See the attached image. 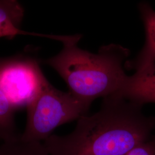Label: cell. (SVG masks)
I'll use <instances>...</instances> for the list:
<instances>
[{
	"mask_svg": "<svg viewBox=\"0 0 155 155\" xmlns=\"http://www.w3.org/2000/svg\"><path fill=\"white\" fill-rule=\"evenodd\" d=\"M123 155H155V136Z\"/></svg>",
	"mask_w": 155,
	"mask_h": 155,
	"instance_id": "10",
	"label": "cell"
},
{
	"mask_svg": "<svg viewBox=\"0 0 155 155\" xmlns=\"http://www.w3.org/2000/svg\"><path fill=\"white\" fill-rule=\"evenodd\" d=\"M118 95L142 106L155 104V68L128 76L125 86Z\"/></svg>",
	"mask_w": 155,
	"mask_h": 155,
	"instance_id": "6",
	"label": "cell"
},
{
	"mask_svg": "<svg viewBox=\"0 0 155 155\" xmlns=\"http://www.w3.org/2000/svg\"><path fill=\"white\" fill-rule=\"evenodd\" d=\"M24 15L21 5L15 0H0V38L9 39L17 35H29L54 39V35H44L28 32L20 28Z\"/></svg>",
	"mask_w": 155,
	"mask_h": 155,
	"instance_id": "7",
	"label": "cell"
},
{
	"mask_svg": "<svg viewBox=\"0 0 155 155\" xmlns=\"http://www.w3.org/2000/svg\"><path fill=\"white\" fill-rule=\"evenodd\" d=\"M89 107L71 92L56 89L46 78L27 107V125L21 137L43 143L56 127L86 115Z\"/></svg>",
	"mask_w": 155,
	"mask_h": 155,
	"instance_id": "3",
	"label": "cell"
},
{
	"mask_svg": "<svg viewBox=\"0 0 155 155\" xmlns=\"http://www.w3.org/2000/svg\"><path fill=\"white\" fill-rule=\"evenodd\" d=\"M139 9L145 28V45L135 59L127 60L124 64V68L135 72L155 68V11L147 2L140 3Z\"/></svg>",
	"mask_w": 155,
	"mask_h": 155,
	"instance_id": "5",
	"label": "cell"
},
{
	"mask_svg": "<svg viewBox=\"0 0 155 155\" xmlns=\"http://www.w3.org/2000/svg\"><path fill=\"white\" fill-rule=\"evenodd\" d=\"M45 79L36 59L23 56L0 59V89L15 110L28 106Z\"/></svg>",
	"mask_w": 155,
	"mask_h": 155,
	"instance_id": "4",
	"label": "cell"
},
{
	"mask_svg": "<svg viewBox=\"0 0 155 155\" xmlns=\"http://www.w3.org/2000/svg\"><path fill=\"white\" fill-rule=\"evenodd\" d=\"M15 111L0 89V139L3 141L16 139L20 136L17 133L14 120Z\"/></svg>",
	"mask_w": 155,
	"mask_h": 155,
	"instance_id": "9",
	"label": "cell"
},
{
	"mask_svg": "<svg viewBox=\"0 0 155 155\" xmlns=\"http://www.w3.org/2000/svg\"><path fill=\"white\" fill-rule=\"evenodd\" d=\"M81 38L80 34L64 36L61 51L43 63L59 74L70 92L90 106L98 98L121 92L128 78L123 65L130 52L121 45L110 44L93 54L78 47Z\"/></svg>",
	"mask_w": 155,
	"mask_h": 155,
	"instance_id": "2",
	"label": "cell"
},
{
	"mask_svg": "<svg viewBox=\"0 0 155 155\" xmlns=\"http://www.w3.org/2000/svg\"><path fill=\"white\" fill-rule=\"evenodd\" d=\"M120 95L104 98L100 110L78 120L71 133L51 135L43 142L49 155H123L150 140L155 117Z\"/></svg>",
	"mask_w": 155,
	"mask_h": 155,
	"instance_id": "1",
	"label": "cell"
},
{
	"mask_svg": "<svg viewBox=\"0 0 155 155\" xmlns=\"http://www.w3.org/2000/svg\"><path fill=\"white\" fill-rule=\"evenodd\" d=\"M0 155H49L43 143L16 139L3 141L0 145Z\"/></svg>",
	"mask_w": 155,
	"mask_h": 155,
	"instance_id": "8",
	"label": "cell"
}]
</instances>
